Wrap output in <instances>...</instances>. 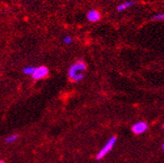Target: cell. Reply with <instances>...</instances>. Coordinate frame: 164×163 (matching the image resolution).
<instances>
[{"label":"cell","instance_id":"obj_5","mask_svg":"<svg viewBox=\"0 0 164 163\" xmlns=\"http://www.w3.org/2000/svg\"><path fill=\"white\" fill-rule=\"evenodd\" d=\"M87 20L90 22H97L101 19V13L96 9H91L86 15Z\"/></svg>","mask_w":164,"mask_h":163},{"label":"cell","instance_id":"obj_12","mask_svg":"<svg viewBox=\"0 0 164 163\" xmlns=\"http://www.w3.org/2000/svg\"><path fill=\"white\" fill-rule=\"evenodd\" d=\"M0 163H4V162H3V161L1 160V161H0Z\"/></svg>","mask_w":164,"mask_h":163},{"label":"cell","instance_id":"obj_2","mask_svg":"<svg viewBox=\"0 0 164 163\" xmlns=\"http://www.w3.org/2000/svg\"><path fill=\"white\" fill-rule=\"evenodd\" d=\"M116 139H117L116 136H112L109 140H107V142L104 144V146L102 147V148L99 150L98 153H97V155H96L97 160L102 159L104 156H106L107 154L109 153V152L112 150V148H113V146L115 145V143H116Z\"/></svg>","mask_w":164,"mask_h":163},{"label":"cell","instance_id":"obj_13","mask_svg":"<svg viewBox=\"0 0 164 163\" xmlns=\"http://www.w3.org/2000/svg\"><path fill=\"white\" fill-rule=\"evenodd\" d=\"M163 129H164V123H163Z\"/></svg>","mask_w":164,"mask_h":163},{"label":"cell","instance_id":"obj_6","mask_svg":"<svg viewBox=\"0 0 164 163\" xmlns=\"http://www.w3.org/2000/svg\"><path fill=\"white\" fill-rule=\"evenodd\" d=\"M134 4H135L134 1H126V2H123V3H121L120 5H118V6H117L116 10H117L118 12H120V11H123V10H126V9H128L129 7L133 6Z\"/></svg>","mask_w":164,"mask_h":163},{"label":"cell","instance_id":"obj_4","mask_svg":"<svg viewBox=\"0 0 164 163\" xmlns=\"http://www.w3.org/2000/svg\"><path fill=\"white\" fill-rule=\"evenodd\" d=\"M147 128H148V125H147L146 122L139 121V122H136V123L133 124L132 131H133V133H135V134H142L147 130Z\"/></svg>","mask_w":164,"mask_h":163},{"label":"cell","instance_id":"obj_8","mask_svg":"<svg viewBox=\"0 0 164 163\" xmlns=\"http://www.w3.org/2000/svg\"><path fill=\"white\" fill-rule=\"evenodd\" d=\"M34 70H35V67H33V66H27V67H25L23 69V73L26 75H32Z\"/></svg>","mask_w":164,"mask_h":163},{"label":"cell","instance_id":"obj_3","mask_svg":"<svg viewBox=\"0 0 164 163\" xmlns=\"http://www.w3.org/2000/svg\"><path fill=\"white\" fill-rule=\"evenodd\" d=\"M48 74H49V70L46 66H38V67H35V70L31 76L34 80H40V79L46 78L48 76Z\"/></svg>","mask_w":164,"mask_h":163},{"label":"cell","instance_id":"obj_9","mask_svg":"<svg viewBox=\"0 0 164 163\" xmlns=\"http://www.w3.org/2000/svg\"><path fill=\"white\" fill-rule=\"evenodd\" d=\"M152 19L153 20H164V13L157 14V15H155V16H153Z\"/></svg>","mask_w":164,"mask_h":163},{"label":"cell","instance_id":"obj_1","mask_svg":"<svg viewBox=\"0 0 164 163\" xmlns=\"http://www.w3.org/2000/svg\"><path fill=\"white\" fill-rule=\"evenodd\" d=\"M86 70V63L83 60H78L70 66L68 70V78L73 82H78L84 78V71Z\"/></svg>","mask_w":164,"mask_h":163},{"label":"cell","instance_id":"obj_11","mask_svg":"<svg viewBox=\"0 0 164 163\" xmlns=\"http://www.w3.org/2000/svg\"><path fill=\"white\" fill-rule=\"evenodd\" d=\"M162 149H163V151H164V143H163V145H162Z\"/></svg>","mask_w":164,"mask_h":163},{"label":"cell","instance_id":"obj_7","mask_svg":"<svg viewBox=\"0 0 164 163\" xmlns=\"http://www.w3.org/2000/svg\"><path fill=\"white\" fill-rule=\"evenodd\" d=\"M17 138H18L17 134H11L5 138V142H6V143H12V142H14Z\"/></svg>","mask_w":164,"mask_h":163},{"label":"cell","instance_id":"obj_10","mask_svg":"<svg viewBox=\"0 0 164 163\" xmlns=\"http://www.w3.org/2000/svg\"><path fill=\"white\" fill-rule=\"evenodd\" d=\"M63 42H64L65 44H71V43L73 42V40H72V38H71V37L66 36V37H64V39H63Z\"/></svg>","mask_w":164,"mask_h":163}]
</instances>
